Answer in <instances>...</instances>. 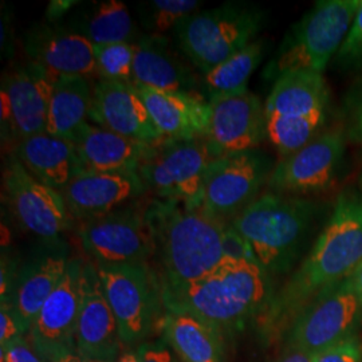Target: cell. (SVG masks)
Segmentation results:
<instances>
[{"instance_id":"484cf974","label":"cell","mask_w":362,"mask_h":362,"mask_svg":"<svg viewBox=\"0 0 362 362\" xmlns=\"http://www.w3.org/2000/svg\"><path fill=\"white\" fill-rule=\"evenodd\" d=\"M158 327L181 362L228 361L227 337L197 318L164 311Z\"/></svg>"},{"instance_id":"44dd1931","label":"cell","mask_w":362,"mask_h":362,"mask_svg":"<svg viewBox=\"0 0 362 362\" xmlns=\"http://www.w3.org/2000/svg\"><path fill=\"white\" fill-rule=\"evenodd\" d=\"M45 69L28 61L4 73L1 89L11 103L18 143L43 134L47 129V116L54 79Z\"/></svg>"},{"instance_id":"ee69618b","label":"cell","mask_w":362,"mask_h":362,"mask_svg":"<svg viewBox=\"0 0 362 362\" xmlns=\"http://www.w3.org/2000/svg\"><path fill=\"white\" fill-rule=\"evenodd\" d=\"M275 362H313L310 354L302 351V350L285 345L284 350L281 351L278 360Z\"/></svg>"},{"instance_id":"ac0fdd59","label":"cell","mask_w":362,"mask_h":362,"mask_svg":"<svg viewBox=\"0 0 362 362\" xmlns=\"http://www.w3.org/2000/svg\"><path fill=\"white\" fill-rule=\"evenodd\" d=\"M73 219L82 223L107 215L146 192L139 173L85 170L61 191Z\"/></svg>"},{"instance_id":"8d00e7d4","label":"cell","mask_w":362,"mask_h":362,"mask_svg":"<svg viewBox=\"0 0 362 362\" xmlns=\"http://www.w3.org/2000/svg\"><path fill=\"white\" fill-rule=\"evenodd\" d=\"M0 362H45L25 337L0 346Z\"/></svg>"},{"instance_id":"7bdbcfd3","label":"cell","mask_w":362,"mask_h":362,"mask_svg":"<svg viewBox=\"0 0 362 362\" xmlns=\"http://www.w3.org/2000/svg\"><path fill=\"white\" fill-rule=\"evenodd\" d=\"M78 1H69V0H57V1H52L47 7V13H46V18L49 23H57L59 19H62L64 16L70 13L71 8H74Z\"/></svg>"},{"instance_id":"8992f818","label":"cell","mask_w":362,"mask_h":362,"mask_svg":"<svg viewBox=\"0 0 362 362\" xmlns=\"http://www.w3.org/2000/svg\"><path fill=\"white\" fill-rule=\"evenodd\" d=\"M264 19V10L257 4L227 1L188 16L175 34L181 52L204 76L254 42Z\"/></svg>"},{"instance_id":"7c38bea8","label":"cell","mask_w":362,"mask_h":362,"mask_svg":"<svg viewBox=\"0 0 362 362\" xmlns=\"http://www.w3.org/2000/svg\"><path fill=\"white\" fill-rule=\"evenodd\" d=\"M3 191L18 224L45 245L61 243L73 226V216L59 191L45 185L11 155L3 172Z\"/></svg>"},{"instance_id":"603a6c76","label":"cell","mask_w":362,"mask_h":362,"mask_svg":"<svg viewBox=\"0 0 362 362\" xmlns=\"http://www.w3.org/2000/svg\"><path fill=\"white\" fill-rule=\"evenodd\" d=\"M156 128L165 140H196L207 136L209 104L202 93H173L134 85Z\"/></svg>"},{"instance_id":"7402d4cb","label":"cell","mask_w":362,"mask_h":362,"mask_svg":"<svg viewBox=\"0 0 362 362\" xmlns=\"http://www.w3.org/2000/svg\"><path fill=\"white\" fill-rule=\"evenodd\" d=\"M134 85L173 93H202V78L167 37L144 35L134 43Z\"/></svg>"},{"instance_id":"83f0119b","label":"cell","mask_w":362,"mask_h":362,"mask_svg":"<svg viewBox=\"0 0 362 362\" xmlns=\"http://www.w3.org/2000/svg\"><path fill=\"white\" fill-rule=\"evenodd\" d=\"M67 28L85 37L94 46L136 43L137 27L125 3L118 0L91 1L78 6L69 15Z\"/></svg>"},{"instance_id":"836d02e7","label":"cell","mask_w":362,"mask_h":362,"mask_svg":"<svg viewBox=\"0 0 362 362\" xmlns=\"http://www.w3.org/2000/svg\"><path fill=\"white\" fill-rule=\"evenodd\" d=\"M334 59L337 69L344 73L362 71V3Z\"/></svg>"},{"instance_id":"1f68e13d","label":"cell","mask_w":362,"mask_h":362,"mask_svg":"<svg viewBox=\"0 0 362 362\" xmlns=\"http://www.w3.org/2000/svg\"><path fill=\"white\" fill-rule=\"evenodd\" d=\"M200 7L202 1L197 0H151L137 4V15L145 35L165 37Z\"/></svg>"},{"instance_id":"7dc6e473","label":"cell","mask_w":362,"mask_h":362,"mask_svg":"<svg viewBox=\"0 0 362 362\" xmlns=\"http://www.w3.org/2000/svg\"><path fill=\"white\" fill-rule=\"evenodd\" d=\"M117 362H140V360H139L137 351L125 350V351L121 353V356H119V358L117 360Z\"/></svg>"},{"instance_id":"ab89813d","label":"cell","mask_w":362,"mask_h":362,"mask_svg":"<svg viewBox=\"0 0 362 362\" xmlns=\"http://www.w3.org/2000/svg\"><path fill=\"white\" fill-rule=\"evenodd\" d=\"M0 128H1V143L18 144V136L13 122V107L7 94L0 90Z\"/></svg>"},{"instance_id":"4dcf8cb0","label":"cell","mask_w":362,"mask_h":362,"mask_svg":"<svg viewBox=\"0 0 362 362\" xmlns=\"http://www.w3.org/2000/svg\"><path fill=\"white\" fill-rule=\"evenodd\" d=\"M327 113L306 117H269L267 139L285 158L306 146L320 136L326 124Z\"/></svg>"},{"instance_id":"c3c4849f","label":"cell","mask_w":362,"mask_h":362,"mask_svg":"<svg viewBox=\"0 0 362 362\" xmlns=\"http://www.w3.org/2000/svg\"><path fill=\"white\" fill-rule=\"evenodd\" d=\"M360 185L362 187V172H361V176H360Z\"/></svg>"},{"instance_id":"b9f144b4","label":"cell","mask_w":362,"mask_h":362,"mask_svg":"<svg viewBox=\"0 0 362 362\" xmlns=\"http://www.w3.org/2000/svg\"><path fill=\"white\" fill-rule=\"evenodd\" d=\"M39 356L45 362H93L82 357L76 350H54Z\"/></svg>"},{"instance_id":"ba28073f","label":"cell","mask_w":362,"mask_h":362,"mask_svg":"<svg viewBox=\"0 0 362 362\" xmlns=\"http://www.w3.org/2000/svg\"><path fill=\"white\" fill-rule=\"evenodd\" d=\"M220 157L207 139L163 140L139 169L146 191L197 209L208 168Z\"/></svg>"},{"instance_id":"e0dca14e","label":"cell","mask_w":362,"mask_h":362,"mask_svg":"<svg viewBox=\"0 0 362 362\" xmlns=\"http://www.w3.org/2000/svg\"><path fill=\"white\" fill-rule=\"evenodd\" d=\"M22 42L30 62L50 74L86 78L95 74L94 45L66 26L37 23L27 30Z\"/></svg>"},{"instance_id":"d6986e66","label":"cell","mask_w":362,"mask_h":362,"mask_svg":"<svg viewBox=\"0 0 362 362\" xmlns=\"http://www.w3.org/2000/svg\"><path fill=\"white\" fill-rule=\"evenodd\" d=\"M89 121L137 141L157 144L165 140L133 83L98 81L93 88Z\"/></svg>"},{"instance_id":"5bb4252c","label":"cell","mask_w":362,"mask_h":362,"mask_svg":"<svg viewBox=\"0 0 362 362\" xmlns=\"http://www.w3.org/2000/svg\"><path fill=\"white\" fill-rule=\"evenodd\" d=\"M76 351L93 362H117L124 351L116 317L93 262H83Z\"/></svg>"},{"instance_id":"f6af8a7d","label":"cell","mask_w":362,"mask_h":362,"mask_svg":"<svg viewBox=\"0 0 362 362\" xmlns=\"http://www.w3.org/2000/svg\"><path fill=\"white\" fill-rule=\"evenodd\" d=\"M10 16L4 15L1 16V52L6 55H10L13 52V46H11V40L13 38L10 37Z\"/></svg>"},{"instance_id":"30bf717a","label":"cell","mask_w":362,"mask_h":362,"mask_svg":"<svg viewBox=\"0 0 362 362\" xmlns=\"http://www.w3.org/2000/svg\"><path fill=\"white\" fill-rule=\"evenodd\" d=\"M275 167L259 149L220 156L208 168L199 211L211 219L231 224L267 187Z\"/></svg>"},{"instance_id":"f35d334b","label":"cell","mask_w":362,"mask_h":362,"mask_svg":"<svg viewBox=\"0 0 362 362\" xmlns=\"http://www.w3.org/2000/svg\"><path fill=\"white\" fill-rule=\"evenodd\" d=\"M0 346L26 334V329L7 302H0Z\"/></svg>"},{"instance_id":"e575fe53","label":"cell","mask_w":362,"mask_h":362,"mask_svg":"<svg viewBox=\"0 0 362 362\" xmlns=\"http://www.w3.org/2000/svg\"><path fill=\"white\" fill-rule=\"evenodd\" d=\"M313 362H362V344L358 337H350L332 348L311 356Z\"/></svg>"},{"instance_id":"2e32d148","label":"cell","mask_w":362,"mask_h":362,"mask_svg":"<svg viewBox=\"0 0 362 362\" xmlns=\"http://www.w3.org/2000/svg\"><path fill=\"white\" fill-rule=\"evenodd\" d=\"M83 262L71 258L64 278L47 298L27 339L38 354L76 350V332L82 299Z\"/></svg>"},{"instance_id":"4fadbf2b","label":"cell","mask_w":362,"mask_h":362,"mask_svg":"<svg viewBox=\"0 0 362 362\" xmlns=\"http://www.w3.org/2000/svg\"><path fill=\"white\" fill-rule=\"evenodd\" d=\"M346 130H325L296 153L281 158L272 169L267 191L290 196L321 194L330 189L344 164Z\"/></svg>"},{"instance_id":"74e56055","label":"cell","mask_w":362,"mask_h":362,"mask_svg":"<svg viewBox=\"0 0 362 362\" xmlns=\"http://www.w3.org/2000/svg\"><path fill=\"white\" fill-rule=\"evenodd\" d=\"M223 250H224V257L227 258L257 260L246 239L233 228V224L226 226L224 236H223Z\"/></svg>"},{"instance_id":"9a60e30c","label":"cell","mask_w":362,"mask_h":362,"mask_svg":"<svg viewBox=\"0 0 362 362\" xmlns=\"http://www.w3.org/2000/svg\"><path fill=\"white\" fill-rule=\"evenodd\" d=\"M209 104L206 139L219 156L257 149L267 137L264 104L251 91H243Z\"/></svg>"},{"instance_id":"bcb514c9","label":"cell","mask_w":362,"mask_h":362,"mask_svg":"<svg viewBox=\"0 0 362 362\" xmlns=\"http://www.w3.org/2000/svg\"><path fill=\"white\" fill-rule=\"evenodd\" d=\"M350 276H351L353 286H354V290H356V294L358 297L362 309V262L361 264L354 270V272Z\"/></svg>"},{"instance_id":"60d3db41","label":"cell","mask_w":362,"mask_h":362,"mask_svg":"<svg viewBox=\"0 0 362 362\" xmlns=\"http://www.w3.org/2000/svg\"><path fill=\"white\" fill-rule=\"evenodd\" d=\"M137 356L140 362H172V354L169 346L164 341L158 342H143L137 348Z\"/></svg>"},{"instance_id":"ffe728a7","label":"cell","mask_w":362,"mask_h":362,"mask_svg":"<svg viewBox=\"0 0 362 362\" xmlns=\"http://www.w3.org/2000/svg\"><path fill=\"white\" fill-rule=\"evenodd\" d=\"M70 259L62 243L46 245L43 251L18 267L13 293L1 302L10 305L27 334L45 302L64 278Z\"/></svg>"},{"instance_id":"d590c367","label":"cell","mask_w":362,"mask_h":362,"mask_svg":"<svg viewBox=\"0 0 362 362\" xmlns=\"http://www.w3.org/2000/svg\"><path fill=\"white\" fill-rule=\"evenodd\" d=\"M346 134L353 141L362 143V71L346 100Z\"/></svg>"},{"instance_id":"5b68a950","label":"cell","mask_w":362,"mask_h":362,"mask_svg":"<svg viewBox=\"0 0 362 362\" xmlns=\"http://www.w3.org/2000/svg\"><path fill=\"white\" fill-rule=\"evenodd\" d=\"M362 0H320L288 30L263 78L275 82L290 71L308 70L324 74L341 49Z\"/></svg>"},{"instance_id":"6da1fadb","label":"cell","mask_w":362,"mask_h":362,"mask_svg":"<svg viewBox=\"0 0 362 362\" xmlns=\"http://www.w3.org/2000/svg\"><path fill=\"white\" fill-rule=\"evenodd\" d=\"M362 262V192L346 189L324 230L285 286L276 291L259 318L260 334L266 339L285 336L293 318L321 290L338 284L354 272Z\"/></svg>"},{"instance_id":"d4e9b609","label":"cell","mask_w":362,"mask_h":362,"mask_svg":"<svg viewBox=\"0 0 362 362\" xmlns=\"http://www.w3.org/2000/svg\"><path fill=\"white\" fill-rule=\"evenodd\" d=\"M13 155L34 177L57 191L86 170L73 141L47 133L19 141Z\"/></svg>"},{"instance_id":"277c9868","label":"cell","mask_w":362,"mask_h":362,"mask_svg":"<svg viewBox=\"0 0 362 362\" xmlns=\"http://www.w3.org/2000/svg\"><path fill=\"white\" fill-rule=\"evenodd\" d=\"M321 206L305 197L264 192L233 220L270 275L290 272L308 246Z\"/></svg>"},{"instance_id":"9c48e42d","label":"cell","mask_w":362,"mask_h":362,"mask_svg":"<svg viewBox=\"0 0 362 362\" xmlns=\"http://www.w3.org/2000/svg\"><path fill=\"white\" fill-rule=\"evenodd\" d=\"M361 322V305L349 276L321 290L298 311L286 330V345L313 356L357 336Z\"/></svg>"},{"instance_id":"f546056e","label":"cell","mask_w":362,"mask_h":362,"mask_svg":"<svg viewBox=\"0 0 362 362\" xmlns=\"http://www.w3.org/2000/svg\"><path fill=\"white\" fill-rule=\"evenodd\" d=\"M267 42L255 39L243 50L214 67L202 77V94L208 103L247 91L248 79L262 64Z\"/></svg>"},{"instance_id":"d6a6232c","label":"cell","mask_w":362,"mask_h":362,"mask_svg":"<svg viewBox=\"0 0 362 362\" xmlns=\"http://www.w3.org/2000/svg\"><path fill=\"white\" fill-rule=\"evenodd\" d=\"M134 43H112L94 46L95 74L100 81L133 83Z\"/></svg>"},{"instance_id":"52a82bcc","label":"cell","mask_w":362,"mask_h":362,"mask_svg":"<svg viewBox=\"0 0 362 362\" xmlns=\"http://www.w3.org/2000/svg\"><path fill=\"white\" fill-rule=\"evenodd\" d=\"M95 267L124 346L141 345L165 311L157 272L151 264Z\"/></svg>"},{"instance_id":"cb8c5ba5","label":"cell","mask_w":362,"mask_h":362,"mask_svg":"<svg viewBox=\"0 0 362 362\" xmlns=\"http://www.w3.org/2000/svg\"><path fill=\"white\" fill-rule=\"evenodd\" d=\"M86 170L139 173L156 144L143 143L119 136L88 122L73 141Z\"/></svg>"},{"instance_id":"7a4b0ae2","label":"cell","mask_w":362,"mask_h":362,"mask_svg":"<svg viewBox=\"0 0 362 362\" xmlns=\"http://www.w3.org/2000/svg\"><path fill=\"white\" fill-rule=\"evenodd\" d=\"M274 294L272 275L257 260L227 257L194 282L161 287L164 310L191 315L227 338L259 321Z\"/></svg>"},{"instance_id":"f1b7e54d","label":"cell","mask_w":362,"mask_h":362,"mask_svg":"<svg viewBox=\"0 0 362 362\" xmlns=\"http://www.w3.org/2000/svg\"><path fill=\"white\" fill-rule=\"evenodd\" d=\"M93 89L86 77L58 76L54 79L46 133L74 141L89 122Z\"/></svg>"},{"instance_id":"3957f363","label":"cell","mask_w":362,"mask_h":362,"mask_svg":"<svg viewBox=\"0 0 362 362\" xmlns=\"http://www.w3.org/2000/svg\"><path fill=\"white\" fill-rule=\"evenodd\" d=\"M155 245L161 287H176L208 275L224 258L227 224L175 200L155 199L145 206Z\"/></svg>"},{"instance_id":"4316f807","label":"cell","mask_w":362,"mask_h":362,"mask_svg":"<svg viewBox=\"0 0 362 362\" xmlns=\"http://www.w3.org/2000/svg\"><path fill=\"white\" fill-rule=\"evenodd\" d=\"M330 91L324 74L299 70L278 78L272 85L264 110L266 117H306L326 113Z\"/></svg>"},{"instance_id":"8fae6325","label":"cell","mask_w":362,"mask_h":362,"mask_svg":"<svg viewBox=\"0 0 362 362\" xmlns=\"http://www.w3.org/2000/svg\"><path fill=\"white\" fill-rule=\"evenodd\" d=\"M78 238L97 266L149 264V260L155 258V245L145 220V207L137 203L82 221Z\"/></svg>"}]
</instances>
